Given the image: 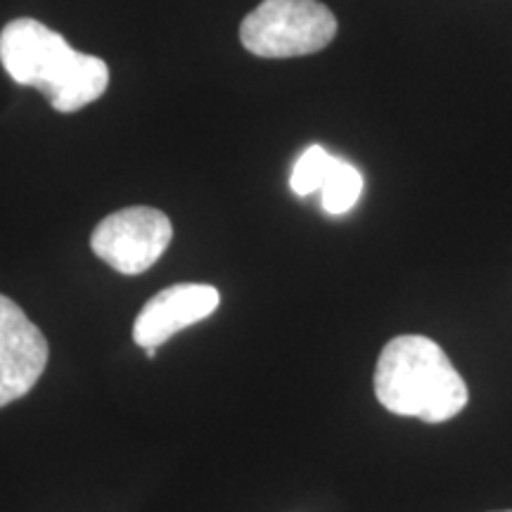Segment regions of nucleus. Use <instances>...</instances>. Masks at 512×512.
<instances>
[{
	"mask_svg": "<svg viewBox=\"0 0 512 512\" xmlns=\"http://www.w3.org/2000/svg\"><path fill=\"white\" fill-rule=\"evenodd\" d=\"M0 62L12 81L41 91L60 114L88 107L110 86L105 60L79 53L64 36L31 17L12 19L0 31Z\"/></svg>",
	"mask_w": 512,
	"mask_h": 512,
	"instance_id": "1",
	"label": "nucleus"
},
{
	"mask_svg": "<svg viewBox=\"0 0 512 512\" xmlns=\"http://www.w3.org/2000/svg\"><path fill=\"white\" fill-rule=\"evenodd\" d=\"M375 396L389 413L439 425L470 401L451 358L430 337L401 335L384 344L375 368Z\"/></svg>",
	"mask_w": 512,
	"mask_h": 512,
	"instance_id": "2",
	"label": "nucleus"
},
{
	"mask_svg": "<svg viewBox=\"0 0 512 512\" xmlns=\"http://www.w3.org/2000/svg\"><path fill=\"white\" fill-rule=\"evenodd\" d=\"M337 17L320 0H264L240 24V41L266 60L304 57L328 48Z\"/></svg>",
	"mask_w": 512,
	"mask_h": 512,
	"instance_id": "3",
	"label": "nucleus"
},
{
	"mask_svg": "<svg viewBox=\"0 0 512 512\" xmlns=\"http://www.w3.org/2000/svg\"><path fill=\"white\" fill-rule=\"evenodd\" d=\"M174 238L169 216L155 207L114 211L93 230L91 249L98 259L124 275L150 271Z\"/></svg>",
	"mask_w": 512,
	"mask_h": 512,
	"instance_id": "4",
	"label": "nucleus"
},
{
	"mask_svg": "<svg viewBox=\"0 0 512 512\" xmlns=\"http://www.w3.org/2000/svg\"><path fill=\"white\" fill-rule=\"evenodd\" d=\"M48 339L22 306L0 294V408L27 396L48 366Z\"/></svg>",
	"mask_w": 512,
	"mask_h": 512,
	"instance_id": "5",
	"label": "nucleus"
},
{
	"mask_svg": "<svg viewBox=\"0 0 512 512\" xmlns=\"http://www.w3.org/2000/svg\"><path fill=\"white\" fill-rule=\"evenodd\" d=\"M221 292L202 283H178L157 292L133 323V342L143 349H159L176 332L209 318L219 309Z\"/></svg>",
	"mask_w": 512,
	"mask_h": 512,
	"instance_id": "6",
	"label": "nucleus"
},
{
	"mask_svg": "<svg viewBox=\"0 0 512 512\" xmlns=\"http://www.w3.org/2000/svg\"><path fill=\"white\" fill-rule=\"evenodd\" d=\"M363 192V176L354 164L344 162V159L335 157L332 166L325 176L323 188H320V202L323 209L332 216L347 214L349 209H354Z\"/></svg>",
	"mask_w": 512,
	"mask_h": 512,
	"instance_id": "7",
	"label": "nucleus"
},
{
	"mask_svg": "<svg viewBox=\"0 0 512 512\" xmlns=\"http://www.w3.org/2000/svg\"><path fill=\"white\" fill-rule=\"evenodd\" d=\"M332 159L335 157H332L330 152H325L320 145H311L309 150H304L302 157H299L297 164H294L292 176H290L294 195L309 197L316 190L323 188L325 176H328L332 166Z\"/></svg>",
	"mask_w": 512,
	"mask_h": 512,
	"instance_id": "8",
	"label": "nucleus"
},
{
	"mask_svg": "<svg viewBox=\"0 0 512 512\" xmlns=\"http://www.w3.org/2000/svg\"><path fill=\"white\" fill-rule=\"evenodd\" d=\"M498 512H512V510H498Z\"/></svg>",
	"mask_w": 512,
	"mask_h": 512,
	"instance_id": "9",
	"label": "nucleus"
}]
</instances>
